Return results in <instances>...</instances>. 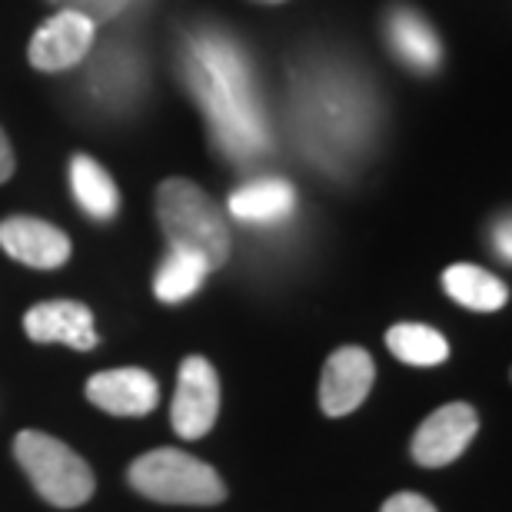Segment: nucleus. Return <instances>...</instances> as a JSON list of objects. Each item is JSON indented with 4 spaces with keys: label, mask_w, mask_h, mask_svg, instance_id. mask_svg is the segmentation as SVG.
<instances>
[{
    "label": "nucleus",
    "mask_w": 512,
    "mask_h": 512,
    "mask_svg": "<svg viewBox=\"0 0 512 512\" xmlns=\"http://www.w3.org/2000/svg\"><path fill=\"white\" fill-rule=\"evenodd\" d=\"M157 220L170 247L200 253L217 270L230 260V227L220 207L193 180L170 177L157 190Z\"/></svg>",
    "instance_id": "1"
},
{
    "label": "nucleus",
    "mask_w": 512,
    "mask_h": 512,
    "mask_svg": "<svg viewBox=\"0 0 512 512\" xmlns=\"http://www.w3.org/2000/svg\"><path fill=\"white\" fill-rule=\"evenodd\" d=\"M127 483L163 506H217L227 499V483L217 469L180 449H153L133 459Z\"/></svg>",
    "instance_id": "2"
},
{
    "label": "nucleus",
    "mask_w": 512,
    "mask_h": 512,
    "mask_svg": "<svg viewBox=\"0 0 512 512\" xmlns=\"http://www.w3.org/2000/svg\"><path fill=\"white\" fill-rule=\"evenodd\" d=\"M14 456L50 506L74 509L94 496V469L60 439L40 433V429H24L14 439Z\"/></svg>",
    "instance_id": "3"
},
{
    "label": "nucleus",
    "mask_w": 512,
    "mask_h": 512,
    "mask_svg": "<svg viewBox=\"0 0 512 512\" xmlns=\"http://www.w3.org/2000/svg\"><path fill=\"white\" fill-rule=\"evenodd\" d=\"M220 413V380L210 360L187 356L177 373V396H173V429L180 439H203L217 423Z\"/></svg>",
    "instance_id": "4"
},
{
    "label": "nucleus",
    "mask_w": 512,
    "mask_h": 512,
    "mask_svg": "<svg viewBox=\"0 0 512 512\" xmlns=\"http://www.w3.org/2000/svg\"><path fill=\"white\" fill-rule=\"evenodd\" d=\"M94 34L97 24L87 14H80V10H57L30 37V67L44 70V74H60V70L77 67L87 57L90 44H94Z\"/></svg>",
    "instance_id": "5"
},
{
    "label": "nucleus",
    "mask_w": 512,
    "mask_h": 512,
    "mask_svg": "<svg viewBox=\"0 0 512 512\" xmlns=\"http://www.w3.org/2000/svg\"><path fill=\"white\" fill-rule=\"evenodd\" d=\"M479 416L469 403H446L436 409L413 436V459L419 466L439 469L456 463L466 453V446L476 439Z\"/></svg>",
    "instance_id": "6"
},
{
    "label": "nucleus",
    "mask_w": 512,
    "mask_h": 512,
    "mask_svg": "<svg viewBox=\"0 0 512 512\" xmlns=\"http://www.w3.org/2000/svg\"><path fill=\"white\" fill-rule=\"evenodd\" d=\"M376 380L373 356L360 346H340L323 366L320 376V406L326 416H350L370 396Z\"/></svg>",
    "instance_id": "7"
},
{
    "label": "nucleus",
    "mask_w": 512,
    "mask_h": 512,
    "mask_svg": "<svg viewBox=\"0 0 512 512\" xmlns=\"http://www.w3.org/2000/svg\"><path fill=\"white\" fill-rule=\"evenodd\" d=\"M0 247L34 270H57L70 260L67 233L37 217H7L0 223Z\"/></svg>",
    "instance_id": "8"
},
{
    "label": "nucleus",
    "mask_w": 512,
    "mask_h": 512,
    "mask_svg": "<svg viewBox=\"0 0 512 512\" xmlns=\"http://www.w3.org/2000/svg\"><path fill=\"white\" fill-rule=\"evenodd\" d=\"M24 330L34 343H64L80 353L97 346L94 313L77 300H50L30 306L24 316Z\"/></svg>",
    "instance_id": "9"
},
{
    "label": "nucleus",
    "mask_w": 512,
    "mask_h": 512,
    "mask_svg": "<svg viewBox=\"0 0 512 512\" xmlns=\"http://www.w3.org/2000/svg\"><path fill=\"white\" fill-rule=\"evenodd\" d=\"M87 399L110 416H147L160 403V389L147 370L127 366L90 376Z\"/></svg>",
    "instance_id": "10"
},
{
    "label": "nucleus",
    "mask_w": 512,
    "mask_h": 512,
    "mask_svg": "<svg viewBox=\"0 0 512 512\" xmlns=\"http://www.w3.org/2000/svg\"><path fill=\"white\" fill-rule=\"evenodd\" d=\"M443 290L453 296L459 306L476 313H496L509 303V286L483 266L456 263L443 273Z\"/></svg>",
    "instance_id": "11"
},
{
    "label": "nucleus",
    "mask_w": 512,
    "mask_h": 512,
    "mask_svg": "<svg viewBox=\"0 0 512 512\" xmlns=\"http://www.w3.org/2000/svg\"><path fill=\"white\" fill-rule=\"evenodd\" d=\"M70 190H74V200L84 207L87 217H94V220L117 217V210H120L117 183L94 157H87V153H77V157L70 160Z\"/></svg>",
    "instance_id": "12"
},
{
    "label": "nucleus",
    "mask_w": 512,
    "mask_h": 512,
    "mask_svg": "<svg viewBox=\"0 0 512 512\" xmlns=\"http://www.w3.org/2000/svg\"><path fill=\"white\" fill-rule=\"evenodd\" d=\"M293 203H296V193L290 183L266 177V180H253L233 193L230 213L243 223H276V220L290 217Z\"/></svg>",
    "instance_id": "13"
},
{
    "label": "nucleus",
    "mask_w": 512,
    "mask_h": 512,
    "mask_svg": "<svg viewBox=\"0 0 512 512\" xmlns=\"http://www.w3.org/2000/svg\"><path fill=\"white\" fill-rule=\"evenodd\" d=\"M210 273H213L210 263L203 260L200 253L170 247V253L163 256L157 276H153V296H157L160 303H183L200 290Z\"/></svg>",
    "instance_id": "14"
},
{
    "label": "nucleus",
    "mask_w": 512,
    "mask_h": 512,
    "mask_svg": "<svg viewBox=\"0 0 512 512\" xmlns=\"http://www.w3.org/2000/svg\"><path fill=\"white\" fill-rule=\"evenodd\" d=\"M389 44L416 70H433L439 64V57H443V47H439L436 34L413 10H396L389 17Z\"/></svg>",
    "instance_id": "15"
},
{
    "label": "nucleus",
    "mask_w": 512,
    "mask_h": 512,
    "mask_svg": "<svg viewBox=\"0 0 512 512\" xmlns=\"http://www.w3.org/2000/svg\"><path fill=\"white\" fill-rule=\"evenodd\" d=\"M386 346L396 360H403L409 366H439L449 360L446 336L423 323H396L386 333Z\"/></svg>",
    "instance_id": "16"
},
{
    "label": "nucleus",
    "mask_w": 512,
    "mask_h": 512,
    "mask_svg": "<svg viewBox=\"0 0 512 512\" xmlns=\"http://www.w3.org/2000/svg\"><path fill=\"white\" fill-rule=\"evenodd\" d=\"M50 4H57L60 10H80L94 24H104V20H114L130 0H50Z\"/></svg>",
    "instance_id": "17"
},
{
    "label": "nucleus",
    "mask_w": 512,
    "mask_h": 512,
    "mask_svg": "<svg viewBox=\"0 0 512 512\" xmlns=\"http://www.w3.org/2000/svg\"><path fill=\"white\" fill-rule=\"evenodd\" d=\"M383 512H436V506L419 493H396L383 503Z\"/></svg>",
    "instance_id": "18"
},
{
    "label": "nucleus",
    "mask_w": 512,
    "mask_h": 512,
    "mask_svg": "<svg viewBox=\"0 0 512 512\" xmlns=\"http://www.w3.org/2000/svg\"><path fill=\"white\" fill-rule=\"evenodd\" d=\"M14 147H10L7 133L0 130V183H7L10 177H14Z\"/></svg>",
    "instance_id": "19"
},
{
    "label": "nucleus",
    "mask_w": 512,
    "mask_h": 512,
    "mask_svg": "<svg viewBox=\"0 0 512 512\" xmlns=\"http://www.w3.org/2000/svg\"><path fill=\"white\" fill-rule=\"evenodd\" d=\"M496 250L503 253V260H512V247H509V220L499 223V230H496Z\"/></svg>",
    "instance_id": "20"
},
{
    "label": "nucleus",
    "mask_w": 512,
    "mask_h": 512,
    "mask_svg": "<svg viewBox=\"0 0 512 512\" xmlns=\"http://www.w3.org/2000/svg\"><path fill=\"white\" fill-rule=\"evenodd\" d=\"M253 4H283V0H253Z\"/></svg>",
    "instance_id": "21"
}]
</instances>
